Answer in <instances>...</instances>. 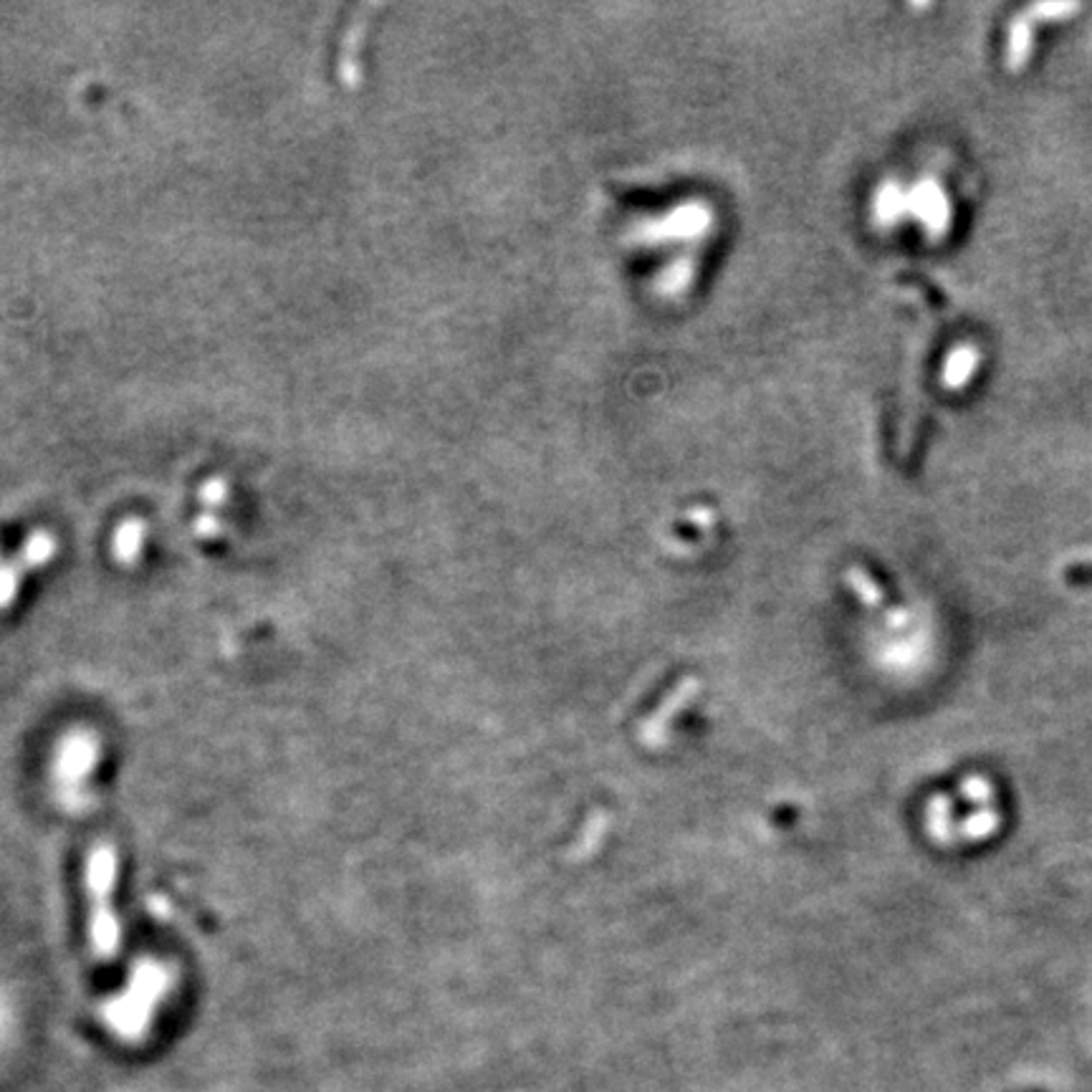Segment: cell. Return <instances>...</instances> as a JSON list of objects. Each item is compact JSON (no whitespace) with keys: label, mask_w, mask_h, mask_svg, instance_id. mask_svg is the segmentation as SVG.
Instances as JSON below:
<instances>
[{"label":"cell","mask_w":1092,"mask_h":1092,"mask_svg":"<svg viewBox=\"0 0 1092 1092\" xmlns=\"http://www.w3.org/2000/svg\"><path fill=\"white\" fill-rule=\"evenodd\" d=\"M119 857L114 845L97 842L86 857V900H89V941L101 961H112L122 946V926L114 911Z\"/></svg>","instance_id":"6da1fadb"},{"label":"cell","mask_w":1092,"mask_h":1092,"mask_svg":"<svg viewBox=\"0 0 1092 1092\" xmlns=\"http://www.w3.org/2000/svg\"><path fill=\"white\" fill-rule=\"evenodd\" d=\"M167 984L170 976L165 966L155 964V961H140L129 976L125 992L109 999L105 1007V1019L114 1029V1034L127 1042L142 1040L147 1034L157 1005L167 992Z\"/></svg>","instance_id":"7a4b0ae2"},{"label":"cell","mask_w":1092,"mask_h":1092,"mask_svg":"<svg viewBox=\"0 0 1092 1092\" xmlns=\"http://www.w3.org/2000/svg\"><path fill=\"white\" fill-rule=\"evenodd\" d=\"M101 751L97 736L89 732H71L59 743L53 756V787L59 802L68 812L86 807V784L92 780Z\"/></svg>","instance_id":"3957f363"},{"label":"cell","mask_w":1092,"mask_h":1092,"mask_svg":"<svg viewBox=\"0 0 1092 1092\" xmlns=\"http://www.w3.org/2000/svg\"><path fill=\"white\" fill-rule=\"evenodd\" d=\"M999 824H1001L999 809L984 807V809L976 812V815L964 819V824H961V835H964L966 839H986V837H992L996 830H999Z\"/></svg>","instance_id":"277c9868"},{"label":"cell","mask_w":1092,"mask_h":1092,"mask_svg":"<svg viewBox=\"0 0 1092 1092\" xmlns=\"http://www.w3.org/2000/svg\"><path fill=\"white\" fill-rule=\"evenodd\" d=\"M948 815H951V800L948 797H936L931 804V817H933V835H936L938 839H944V842H948L951 839V822H948Z\"/></svg>","instance_id":"5b68a950"},{"label":"cell","mask_w":1092,"mask_h":1092,"mask_svg":"<svg viewBox=\"0 0 1092 1092\" xmlns=\"http://www.w3.org/2000/svg\"><path fill=\"white\" fill-rule=\"evenodd\" d=\"M961 794L966 797L968 802L974 804H984V807H989V804L994 802V784L984 780V776H971V780L964 782V787H961Z\"/></svg>","instance_id":"8992f818"},{"label":"cell","mask_w":1092,"mask_h":1092,"mask_svg":"<svg viewBox=\"0 0 1092 1092\" xmlns=\"http://www.w3.org/2000/svg\"><path fill=\"white\" fill-rule=\"evenodd\" d=\"M1029 38L1032 36H1029V29L1024 23H1019L1012 31V44H1009V66L1012 68H1019L1024 64V59L1029 57V49H1032Z\"/></svg>","instance_id":"52a82bcc"},{"label":"cell","mask_w":1092,"mask_h":1092,"mask_svg":"<svg viewBox=\"0 0 1092 1092\" xmlns=\"http://www.w3.org/2000/svg\"><path fill=\"white\" fill-rule=\"evenodd\" d=\"M142 539V529L140 527H125L119 531V539H117V555L122 559H132V555L136 551V544H140Z\"/></svg>","instance_id":"ba28073f"}]
</instances>
